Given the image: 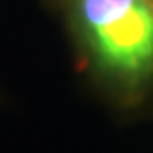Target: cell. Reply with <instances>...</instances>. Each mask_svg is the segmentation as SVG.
Returning <instances> with one entry per match:
<instances>
[{"label": "cell", "mask_w": 153, "mask_h": 153, "mask_svg": "<svg viewBox=\"0 0 153 153\" xmlns=\"http://www.w3.org/2000/svg\"><path fill=\"white\" fill-rule=\"evenodd\" d=\"M76 61L113 109L153 105V0H52Z\"/></svg>", "instance_id": "6da1fadb"}]
</instances>
